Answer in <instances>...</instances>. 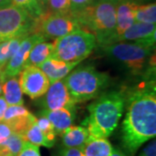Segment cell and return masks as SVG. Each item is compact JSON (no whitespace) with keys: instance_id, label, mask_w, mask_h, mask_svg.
I'll return each instance as SVG.
<instances>
[{"instance_id":"6da1fadb","label":"cell","mask_w":156,"mask_h":156,"mask_svg":"<svg viewBox=\"0 0 156 156\" xmlns=\"http://www.w3.org/2000/svg\"><path fill=\"white\" fill-rule=\"evenodd\" d=\"M121 130L123 148L133 156L142 144L156 135L155 81L151 80L133 90Z\"/></svg>"},{"instance_id":"7a4b0ae2","label":"cell","mask_w":156,"mask_h":156,"mask_svg":"<svg viewBox=\"0 0 156 156\" xmlns=\"http://www.w3.org/2000/svg\"><path fill=\"white\" fill-rule=\"evenodd\" d=\"M126 103L123 91L113 90L101 94L89 107V116L83 122L93 138H108L116 128Z\"/></svg>"},{"instance_id":"3957f363","label":"cell","mask_w":156,"mask_h":156,"mask_svg":"<svg viewBox=\"0 0 156 156\" xmlns=\"http://www.w3.org/2000/svg\"><path fill=\"white\" fill-rule=\"evenodd\" d=\"M116 4L110 0H99L79 12L72 14L80 27L95 35L99 45L108 44L115 32Z\"/></svg>"},{"instance_id":"277c9868","label":"cell","mask_w":156,"mask_h":156,"mask_svg":"<svg viewBox=\"0 0 156 156\" xmlns=\"http://www.w3.org/2000/svg\"><path fill=\"white\" fill-rule=\"evenodd\" d=\"M63 81L75 103L95 99L101 95L111 83L110 76L93 66L78 67Z\"/></svg>"},{"instance_id":"5b68a950","label":"cell","mask_w":156,"mask_h":156,"mask_svg":"<svg viewBox=\"0 0 156 156\" xmlns=\"http://www.w3.org/2000/svg\"><path fill=\"white\" fill-rule=\"evenodd\" d=\"M53 58L64 62H81L91 54L97 45L95 35L82 28L76 29L53 43Z\"/></svg>"},{"instance_id":"8992f818","label":"cell","mask_w":156,"mask_h":156,"mask_svg":"<svg viewBox=\"0 0 156 156\" xmlns=\"http://www.w3.org/2000/svg\"><path fill=\"white\" fill-rule=\"evenodd\" d=\"M101 51L110 60L118 62L133 75H139L145 69L153 47L133 42H118L100 45Z\"/></svg>"},{"instance_id":"52a82bcc","label":"cell","mask_w":156,"mask_h":156,"mask_svg":"<svg viewBox=\"0 0 156 156\" xmlns=\"http://www.w3.org/2000/svg\"><path fill=\"white\" fill-rule=\"evenodd\" d=\"M35 20L14 5L0 9V44L32 33Z\"/></svg>"},{"instance_id":"ba28073f","label":"cell","mask_w":156,"mask_h":156,"mask_svg":"<svg viewBox=\"0 0 156 156\" xmlns=\"http://www.w3.org/2000/svg\"><path fill=\"white\" fill-rule=\"evenodd\" d=\"M37 27V33L43 35L45 39H56L62 37L76 29L81 28L77 20L72 14L62 15L53 13L51 15L41 17L35 20L34 29Z\"/></svg>"},{"instance_id":"9c48e42d","label":"cell","mask_w":156,"mask_h":156,"mask_svg":"<svg viewBox=\"0 0 156 156\" xmlns=\"http://www.w3.org/2000/svg\"><path fill=\"white\" fill-rule=\"evenodd\" d=\"M45 40L46 39L40 33H31L23 39L17 51L0 71V83L3 84L9 78L18 76L25 67L32 47L39 42Z\"/></svg>"},{"instance_id":"30bf717a","label":"cell","mask_w":156,"mask_h":156,"mask_svg":"<svg viewBox=\"0 0 156 156\" xmlns=\"http://www.w3.org/2000/svg\"><path fill=\"white\" fill-rule=\"evenodd\" d=\"M19 84L23 94L31 99H37L44 95L50 87V80L37 66H27L20 72Z\"/></svg>"},{"instance_id":"8fae6325","label":"cell","mask_w":156,"mask_h":156,"mask_svg":"<svg viewBox=\"0 0 156 156\" xmlns=\"http://www.w3.org/2000/svg\"><path fill=\"white\" fill-rule=\"evenodd\" d=\"M40 103L46 110L60 108L75 109V102L71 99L63 79L50 83V87L40 100Z\"/></svg>"},{"instance_id":"7c38bea8","label":"cell","mask_w":156,"mask_h":156,"mask_svg":"<svg viewBox=\"0 0 156 156\" xmlns=\"http://www.w3.org/2000/svg\"><path fill=\"white\" fill-rule=\"evenodd\" d=\"M155 33V24L134 22L115 43L133 42L154 48Z\"/></svg>"},{"instance_id":"4fadbf2b","label":"cell","mask_w":156,"mask_h":156,"mask_svg":"<svg viewBox=\"0 0 156 156\" xmlns=\"http://www.w3.org/2000/svg\"><path fill=\"white\" fill-rule=\"evenodd\" d=\"M137 6L138 4L131 0H124L117 3L115 8V32L109 44L115 43L116 39L135 22V11Z\"/></svg>"},{"instance_id":"5bb4252c","label":"cell","mask_w":156,"mask_h":156,"mask_svg":"<svg viewBox=\"0 0 156 156\" xmlns=\"http://www.w3.org/2000/svg\"><path fill=\"white\" fill-rule=\"evenodd\" d=\"M78 62H64L50 57L38 67L50 80V83L66 77L74 68L78 65Z\"/></svg>"},{"instance_id":"9a60e30c","label":"cell","mask_w":156,"mask_h":156,"mask_svg":"<svg viewBox=\"0 0 156 156\" xmlns=\"http://www.w3.org/2000/svg\"><path fill=\"white\" fill-rule=\"evenodd\" d=\"M50 121L56 134L61 135L67 128L72 126L76 116V109L60 108L56 110H43L39 113Z\"/></svg>"},{"instance_id":"2e32d148","label":"cell","mask_w":156,"mask_h":156,"mask_svg":"<svg viewBox=\"0 0 156 156\" xmlns=\"http://www.w3.org/2000/svg\"><path fill=\"white\" fill-rule=\"evenodd\" d=\"M61 136L63 147L83 149L89 140V133L83 126H71L67 128Z\"/></svg>"},{"instance_id":"e0dca14e","label":"cell","mask_w":156,"mask_h":156,"mask_svg":"<svg viewBox=\"0 0 156 156\" xmlns=\"http://www.w3.org/2000/svg\"><path fill=\"white\" fill-rule=\"evenodd\" d=\"M53 50H54L53 43L45 42V41L37 43V44L34 45L30 50L25 67L30 65L38 67L41 63H43L44 62L52 56Z\"/></svg>"},{"instance_id":"ac0fdd59","label":"cell","mask_w":156,"mask_h":156,"mask_svg":"<svg viewBox=\"0 0 156 156\" xmlns=\"http://www.w3.org/2000/svg\"><path fill=\"white\" fill-rule=\"evenodd\" d=\"M2 90L8 105H23V92L17 76L6 80L2 85Z\"/></svg>"},{"instance_id":"d6986e66","label":"cell","mask_w":156,"mask_h":156,"mask_svg":"<svg viewBox=\"0 0 156 156\" xmlns=\"http://www.w3.org/2000/svg\"><path fill=\"white\" fill-rule=\"evenodd\" d=\"M113 147L107 138H93L89 136L83 148L85 156H110Z\"/></svg>"},{"instance_id":"ffe728a7","label":"cell","mask_w":156,"mask_h":156,"mask_svg":"<svg viewBox=\"0 0 156 156\" xmlns=\"http://www.w3.org/2000/svg\"><path fill=\"white\" fill-rule=\"evenodd\" d=\"M25 143L22 135L12 134L0 143V154L2 156H17Z\"/></svg>"},{"instance_id":"44dd1931","label":"cell","mask_w":156,"mask_h":156,"mask_svg":"<svg viewBox=\"0 0 156 156\" xmlns=\"http://www.w3.org/2000/svg\"><path fill=\"white\" fill-rule=\"evenodd\" d=\"M22 137L26 142L38 146V147L43 146L45 147H52L54 146V143L51 142L50 140L46 137L44 132L40 129L37 123V121L30 126V128L23 133Z\"/></svg>"},{"instance_id":"7402d4cb","label":"cell","mask_w":156,"mask_h":156,"mask_svg":"<svg viewBox=\"0 0 156 156\" xmlns=\"http://www.w3.org/2000/svg\"><path fill=\"white\" fill-rule=\"evenodd\" d=\"M26 36H21V37L11 39V40H8L0 44V71L5 68L6 63L11 58V56L17 51L23 39Z\"/></svg>"},{"instance_id":"603a6c76","label":"cell","mask_w":156,"mask_h":156,"mask_svg":"<svg viewBox=\"0 0 156 156\" xmlns=\"http://www.w3.org/2000/svg\"><path fill=\"white\" fill-rule=\"evenodd\" d=\"M135 22L155 24L156 5L155 3L149 5H138L135 11Z\"/></svg>"},{"instance_id":"cb8c5ba5","label":"cell","mask_w":156,"mask_h":156,"mask_svg":"<svg viewBox=\"0 0 156 156\" xmlns=\"http://www.w3.org/2000/svg\"><path fill=\"white\" fill-rule=\"evenodd\" d=\"M12 5L25 11L34 19H37L44 14L43 8L37 0H11Z\"/></svg>"},{"instance_id":"d4e9b609","label":"cell","mask_w":156,"mask_h":156,"mask_svg":"<svg viewBox=\"0 0 156 156\" xmlns=\"http://www.w3.org/2000/svg\"><path fill=\"white\" fill-rule=\"evenodd\" d=\"M36 121H37V117L30 113V115H27L14 119L11 122H7V124L11 127L13 133L23 135V133L30 128V126L33 122H35Z\"/></svg>"},{"instance_id":"484cf974","label":"cell","mask_w":156,"mask_h":156,"mask_svg":"<svg viewBox=\"0 0 156 156\" xmlns=\"http://www.w3.org/2000/svg\"><path fill=\"white\" fill-rule=\"evenodd\" d=\"M30 114V112L23 105H10L6 108L2 122L7 123L18 117L24 116Z\"/></svg>"},{"instance_id":"4316f807","label":"cell","mask_w":156,"mask_h":156,"mask_svg":"<svg viewBox=\"0 0 156 156\" xmlns=\"http://www.w3.org/2000/svg\"><path fill=\"white\" fill-rule=\"evenodd\" d=\"M37 123L40 129L46 135V137L50 140L51 142H53L55 144L56 134L55 133L54 128H53L51 122L49 121V119L46 116H44V115L39 114V117L37 118Z\"/></svg>"},{"instance_id":"83f0119b","label":"cell","mask_w":156,"mask_h":156,"mask_svg":"<svg viewBox=\"0 0 156 156\" xmlns=\"http://www.w3.org/2000/svg\"><path fill=\"white\" fill-rule=\"evenodd\" d=\"M54 13L69 15L71 13L70 0H49L47 4Z\"/></svg>"},{"instance_id":"f1b7e54d","label":"cell","mask_w":156,"mask_h":156,"mask_svg":"<svg viewBox=\"0 0 156 156\" xmlns=\"http://www.w3.org/2000/svg\"><path fill=\"white\" fill-rule=\"evenodd\" d=\"M17 156H41L39 147L25 141L22 150Z\"/></svg>"},{"instance_id":"f546056e","label":"cell","mask_w":156,"mask_h":156,"mask_svg":"<svg viewBox=\"0 0 156 156\" xmlns=\"http://www.w3.org/2000/svg\"><path fill=\"white\" fill-rule=\"evenodd\" d=\"M94 0H70L71 13H76L93 4Z\"/></svg>"},{"instance_id":"4dcf8cb0","label":"cell","mask_w":156,"mask_h":156,"mask_svg":"<svg viewBox=\"0 0 156 156\" xmlns=\"http://www.w3.org/2000/svg\"><path fill=\"white\" fill-rule=\"evenodd\" d=\"M12 133L11 127L7 123L0 122V143L7 139Z\"/></svg>"},{"instance_id":"1f68e13d","label":"cell","mask_w":156,"mask_h":156,"mask_svg":"<svg viewBox=\"0 0 156 156\" xmlns=\"http://www.w3.org/2000/svg\"><path fill=\"white\" fill-rule=\"evenodd\" d=\"M83 149L80 148H69L63 147L60 150L59 156H83Z\"/></svg>"},{"instance_id":"d6a6232c","label":"cell","mask_w":156,"mask_h":156,"mask_svg":"<svg viewBox=\"0 0 156 156\" xmlns=\"http://www.w3.org/2000/svg\"><path fill=\"white\" fill-rule=\"evenodd\" d=\"M139 156H156V141L154 140L148 145L143 148Z\"/></svg>"},{"instance_id":"836d02e7","label":"cell","mask_w":156,"mask_h":156,"mask_svg":"<svg viewBox=\"0 0 156 156\" xmlns=\"http://www.w3.org/2000/svg\"><path fill=\"white\" fill-rule=\"evenodd\" d=\"M8 107V104L5 100L4 96H0V122L3 121V117H4V114L5 112L6 108Z\"/></svg>"},{"instance_id":"e575fe53","label":"cell","mask_w":156,"mask_h":156,"mask_svg":"<svg viewBox=\"0 0 156 156\" xmlns=\"http://www.w3.org/2000/svg\"><path fill=\"white\" fill-rule=\"evenodd\" d=\"M110 156H128V155H127V154H124L121 149H119V148H114V149H112Z\"/></svg>"},{"instance_id":"d590c367","label":"cell","mask_w":156,"mask_h":156,"mask_svg":"<svg viewBox=\"0 0 156 156\" xmlns=\"http://www.w3.org/2000/svg\"><path fill=\"white\" fill-rule=\"evenodd\" d=\"M11 5H12L11 0H0V9L7 7V6H10Z\"/></svg>"},{"instance_id":"8d00e7d4","label":"cell","mask_w":156,"mask_h":156,"mask_svg":"<svg viewBox=\"0 0 156 156\" xmlns=\"http://www.w3.org/2000/svg\"><path fill=\"white\" fill-rule=\"evenodd\" d=\"M48 1L49 0H37V2L39 3V5L41 6H45L48 4Z\"/></svg>"},{"instance_id":"74e56055","label":"cell","mask_w":156,"mask_h":156,"mask_svg":"<svg viewBox=\"0 0 156 156\" xmlns=\"http://www.w3.org/2000/svg\"><path fill=\"white\" fill-rule=\"evenodd\" d=\"M110 1H112V2H114V3L117 4V3H119V2H121V1H124V0H110Z\"/></svg>"},{"instance_id":"f35d334b","label":"cell","mask_w":156,"mask_h":156,"mask_svg":"<svg viewBox=\"0 0 156 156\" xmlns=\"http://www.w3.org/2000/svg\"><path fill=\"white\" fill-rule=\"evenodd\" d=\"M2 92H3V90H2V83H0V95L2 94Z\"/></svg>"},{"instance_id":"ab89813d","label":"cell","mask_w":156,"mask_h":156,"mask_svg":"<svg viewBox=\"0 0 156 156\" xmlns=\"http://www.w3.org/2000/svg\"><path fill=\"white\" fill-rule=\"evenodd\" d=\"M0 156H2V155H1V154H0Z\"/></svg>"}]
</instances>
